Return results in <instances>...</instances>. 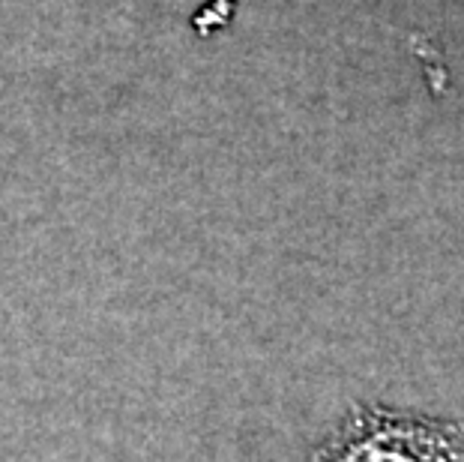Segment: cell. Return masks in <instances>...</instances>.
<instances>
[{
  "label": "cell",
  "mask_w": 464,
  "mask_h": 462,
  "mask_svg": "<svg viewBox=\"0 0 464 462\" xmlns=\"http://www.w3.org/2000/svg\"><path fill=\"white\" fill-rule=\"evenodd\" d=\"M309 462H464V418L357 402L312 447Z\"/></svg>",
  "instance_id": "1"
}]
</instances>
